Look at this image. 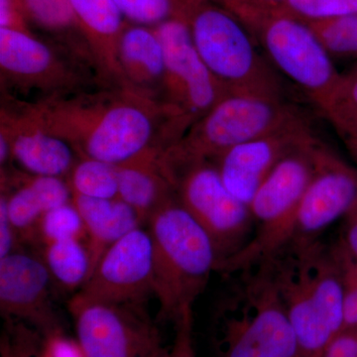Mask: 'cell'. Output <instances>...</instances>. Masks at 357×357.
<instances>
[{"instance_id":"cell-26","label":"cell","mask_w":357,"mask_h":357,"mask_svg":"<svg viewBox=\"0 0 357 357\" xmlns=\"http://www.w3.org/2000/svg\"><path fill=\"white\" fill-rule=\"evenodd\" d=\"M333 124L342 139L357 124V64L340 75L321 114Z\"/></svg>"},{"instance_id":"cell-17","label":"cell","mask_w":357,"mask_h":357,"mask_svg":"<svg viewBox=\"0 0 357 357\" xmlns=\"http://www.w3.org/2000/svg\"><path fill=\"white\" fill-rule=\"evenodd\" d=\"M0 132L10 143L11 159L30 175L68 177L76 164L77 152L72 145L40 126L24 110L13 115L2 109Z\"/></svg>"},{"instance_id":"cell-34","label":"cell","mask_w":357,"mask_h":357,"mask_svg":"<svg viewBox=\"0 0 357 357\" xmlns=\"http://www.w3.org/2000/svg\"><path fill=\"white\" fill-rule=\"evenodd\" d=\"M38 357H84L77 340H70L64 332L42 335Z\"/></svg>"},{"instance_id":"cell-31","label":"cell","mask_w":357,"mask_h":357,"mask_svg":"<svg viewBox=\"0 0 357 357\" xmlns=\"http://www.w3.org/2000/svg\"><path fill=\"white\" fill-rule=\"evenodd\" d=\"M11 357H38L42 335L35 328L17 321H6L1 335Z\"/></svg>"},{"instance_id":"cell-25","label":"cell","mask_w":357,"mask_h":357,"mask_svg":"<svg viewBox=\"0 0 357 357\" xmlns=\"http://www.w3.org/2000/svg\"><path fill=\"white\" fill-rule=\"evenodd\" d=\"M72 192L91 198H119L117 166L89 157H79L67 177Z\"/></svg>"},{"instance_id":"cell-12","label":"cell","mask_w":357,"mask_h":357,"mask_svg":"<svg viewBox=\"0 0 357 357\" xmlns=\"http://www.w3.org/2000/svg\"><path fill=\"white\" fill-rule=\"evenodd\" d=\"M74 296L93 302L145 305L154 296L153 244L148 229L138 227L112 244Z\"/></svg>"},{"instance_id":"cell-13","label":"cell","mask_w":357,"mask_h":357,"mask_svg":"<svg viewBox=\"0 0 357 357\" xmlns=\"http://www.w3.org/2000/svg\"><path fill=\"white\" fill-rule=\"evenodd\" d=\"M52 276L42 257L17 250L0 259V312L42 335L64 332L52 299Z\"/></svg>"},{"instance_id":"cell-6","label":"cell","mask_w":357,"mask_h":357,"mask_svg":"<svg viewBox=\"0 0 357 357\" xmlns=\"http://www.w3.org/2000/svg\"><path fill=\"white\" fill-rule=\"evenodd\" d=\"M182 18L204 64L229 93L303 98L258 52L248 30L227 11L183 0Z\"/></svg>"},{"instance_id":"cell-33","label":"cell","mask_w":357,"mask_h":357,"mask_svg":"<svg viewBox=\"0 0 357 357\" xmlns=\"http://www.w3.org/2000/svg\"><path fill=\"white\" fill-rule=\"evenodd\" d=\"M175 338L169 357H196L194 344V312L187 307L175 323Z\"/></svg>"},{"instance_id":"cell-8","label":"cell","mask_w":357,"mask_h":357,"mask_svg":"<svg viewBox=\"0 0 357 357\" xmlns=\"http://www.w3.org/2000/svg\"><path fill=\"white\" fill-rule=\"evenodd\" d=\"M170 178L178 202L211 237L218 270L252 238L255 223L250 208L229 191L213 162L188 164L174 171Z\"/></svg>"},{"instance_id":"cell-28","label":"cell","mask_w":357,"mask_h":357,"mask_svg":"<svg viewBox=\"0 0 357 357\" xmlns=\"http://www.w3.org/2000/svg\"><path fill=\"white\" fill-rule=\"evenodd\" d=\"M309 26L331 57L357 58V13Z\"/></svg>"},{"instance_id":"cell-23","label":"cell","mask_w":357,"mask_h":357,"mask_svg":"<svg viewBox=\"0 0 357 357\" xmlns=\"http://www.w3.org/2000/svg\"><path fill=\"white\" fill-rule=\"evenodd\" d=\"M22 4L28 23L61 39L77 58L96 66L69 0H22Z\"/></svg>"},{"instance_id":"cell-30","label":"cell","mask_w":357,"mask_h":357,"mask_svg":"<svg viewBox=\"0 0 357 357\" xmlns=\"http://www.w3.org/2000/svg\"><path fill=\"white\" fill-rule=\"evenodd\" d=\"M284 4L297 20L314 23L357 13V0H285Z\"/></svg>"},{"instance_id":"cell-7","label":"cell","mask_w":357,"mask_h":357,"mask_svg":"<svg viewBox=\"0 0 357 357\" xmlns=\"http://www.w3.org/2000/svg\"><path fill=\"white\" fill-rule=\"evenodd\" d=\"M325 146L317 136L277 164L249 204L255 223L252 238L243 250L220 264L218 272L227 276L267 261L292 241L301 201Z\"/></svg>"},{"instance_id":"cell-39","label":"cell","mask_w":357,"mask_h":357,"mask_svg":"<svg viewBox=\"0 0 357 357\" xmlns=\"http://www.w3.org/2000/svg\"><path fill=\"white\" fill-rule=\"evenodd\" d=\"M345 144L349 147V151L354 156L357 153V124L354 129L344 138Z\"/></svg>"},{"instance_id":"cell-5","label":"cell","mask_w":357,"mask_h":357,"mask_svg":"<svg viewBox=\"0 0 357 357\" xmlns=\"http://www.w3.org/2000/svg\"><path fill=\"white\" fill-rule=\"evenodd\" d=\"M301 100L229 93L199 119L160 162L167 175L199 161H215L230 148L312 119Z\"/></svg>"},{"instance_id":"cell-35","label":"cell","mask_w":357,"mask_h":357,"mask_svg":"<svg viewBox=\"0 0 357 357\" xmlns=\"http://www.w3.org/2000/svg\"><path fill=\"white\" fill-rule=\"evenodd\" d=\"M20 236L9 218L6 197L0 198V259L15 252L20 243Z\"/></svg>"},{"instance_id":"cell-38","label":"cell","mask_w":357,"mask_h":357,"mask_svg":"<svg viewBox=\"0 0 357 357\" xmlns=\"http://www.w3.org/2000/svg\"><path fill=\"white\" fill-rule=\"evenodd\" d=\"M324 357H357V328H347L338 333Z\"/></svg>"},{"instance_id":"cell-16","label":"cell","mask_w":357,"mask_h":357,"mask_svg":"<svg viewBox=\"0 0 357 357\" xmlns=\"http://www.w3.org/2000/svg\"><path fill=\"white\" fill-rule=\"evenodd\" d=\"M1 82L17 89H60L76 75L59 54L32 32L0 28Z\"/></svg>"},{"instance_id":"cell-11","label":"cell","mask_w":357,"mask_h":357,"mask_svg":"<svg viewBox=\"0 0 357 357\" xmlns=\"http://www.w3.org/2000/svg\"><path fill=\"white\" fill-rule=\"evenodd\" d=\"M84 357H148L161 347V335L145 305L79 299L68 303Z\"/></svg>"},{"instance_id":"cell-14","label":"cell","mask_w":357,"mask_h":357,"mask_svg":"<svg viewBox=\"0 0 357 357\" xmlns=\"http://www.w3.org/2000/svg\"><path fill=\"white\" fill-rule=\"evenodd\" d=\"M312 119L230 148L213 161L229 191L250 204L269 174L284 157L317 137Z\"/></svg>"},{"instance_id":"cell-10","label":"cell","mask_w":357,"mask_h":357,"mask_svg":"<svg viewBox=\"0 0 357 357\" xmlns=\"http://www.w3.org/2000/svg\"><path fill=\"white\" fill-rule=\"evenodd\" d=\"M259 39L275 70L323 114L342 74L312 28L289 15L275 16L265 21Z\"/></svg>"},{"instance_id":"cell-41","label":"cell","mask_w":357,"mask_h":357,"mask_svg":"<svg viewBox=\"0 0 357 357\" xmlns=\"http://www.w3.org/2000/svg\"><path fill=\"white\" fill-rule=\"evenodd\" d=\"M0 357H11L6 342L3 340H0Z\"/></svg>"},{"instance_id":"cell-22","label":"cell","mask_w":357,"mask_h":357,"mask_svg":"<svg viewBox=\"0 0 357 357\" xmlns=\"http://www.w3.org/2000/svg\"><path fill=\"white\" fill-rule=\"evenodd\" d=\"M161 152L151 151L117 166L119 199L129 204L143 225L152 213L175 198L173 183L160 162Z\"/></svg>"},{"instance_id":"cell-3","label":"cell","mask_w":357,"mask_h":357,"mask_svg":"<svg viewBox=\"0 0 357 357\" xmlns=\"http://www.w3.org/2000/svg\"><path fill=\"white\" fill-rule=\"evenodd\" d=\"M230 275L234 280L213 316L220 356L297 357L292 326L267 263Z\"/></svg>"},{"instance_id":"cell-37","label":"cell","mask_w":357,"mask_h":357,"mask_svg":"<svg viewBox=\"0 0 357 357\" xmlns=\"http://www.w3.org/2000/svg\"><path fill=\"white\" fill-rule=\"evenodd\" d=\"M344 227L335 248L357 261V202L344 217Z\"/></svg>"},{"instance_id":"cell-24","label":"cell","mask_w":357,"mask_h":357,"mask_svg":"<svg viewBox=\"0 0 357 357\" xmlns=\"http://www.w3.org/2000/svg\"><path fill=\"white\" fill-rule=\"evenodd\" d=\"M42 259L52 279L68 291H79L89 274V256L86 243L79 239H64L43 246Z\"/></svg>"},{"instance_id":"cell-15","label":"cell","mask_w":357,"mask_h":357,"mask_svg":"<svg viewBox=\"0 0 357 357\" xmlns=\"http://www.w3.org/2000/svg\"><path fill=\"white\" fill-rule=\"evenodd\" d=\"M357 202V167L330 147L319 155L318 168L301 201L293 239H316Z\"/></svg>"},{"instance_id":"cell-32","label":"cell","mask_w":357,"mask_h":357,"mask_svg":"<svg viewBox=\"0 0 357 357\" xmlns=\"http://www.w3.org/2000/svg\"><path fill=\"white\" fill-rule=\"evenodd\" d=\"M342 269L344 285V328H357V261L333 245Z\"/></svg>"},{"instance_id":"cell-2","label":"cell","mask_w":357,"mask_h":357,"mask_svg":"<svg viewBox=\"0 0 357 357\" xmlns=\"http://www.w3.org/2000/svg\"><path fill=\"white\" fill-rule=\"evenodd\" d=\"M296 342L297 357H324L344 328L342 269L333 246L293 239L267 261Z\"/></svg>"},{"instance_id":"cell-36","label":"cell","mask_w":357,"mask_h":357,"mask_svg":"<svg viewBox=\"0 0 357 357\" xmlns=\"http://www.w3.org/2000/svg\"><path fill=\"white\" fill-rule=\"evenodd\" d=\"M0 28L31 32L22 0H0Z\"/></svg>"},{"instance_id":"cell-4","label":"cell","mask_w":357,"mask_h":357,"mask_svg":"<svg viewBox=\"0 0 357 357\" xmlns=\"http://www.w3.org/2000/svg\"><path fill=\"white\" fill-rule=\"evenodd\" d=\"M153 244L154 296L159 302L157 323L174 324L208 286L218 258L206 230L177 197L148 218Z\"/></svg>"},{"instance_id":"cell-1","label":"cell","mask_w":357,"mask_h":357,"mask_svg":"<svg viewBox=\"0 0 357 357\" xmlns=\"http://www.w3.org/2000/svg\"><path fill=\"white\" fill-rule=\"evenodd\" d=\"M26 114L67 141L79 157L114 165L163 152L158 140L159 117H167L158 102L123 89L121 93L49 98L26 105Z\"/></svg>"},{"instance_id":"cell-40","label":"cell","mask_w":357,"mask_h":357,"mask_svg":"<svg viewBox=\"0 0 357 357\" xmlns=\"http://www.w3.org/2000/svg\"><path fill=\"white\" fill-rule=\"evenodd\" d=\"M169 354H170V351L161 345L148 357H169Z\"/></svg>"},{"instance_id":"cell-9","label":"cell","mask_w":357,"mask_h":357,"mask_svg":"<svg viewBox=\"0 0 357 357\" xmlns=\"http://www.w3.org/2000/svg\"><path fill=\"white\" fill-rule=\"evenodd\" d=\"M154 29L165 56L161 105L181 139L229 91L204 64L183 18L167 20Z\"/></svg>"},{"instance_id":"cell-18","label":"cell","mask_w":357,"mask_h":357,"mask_svg":"<svg viewBox=\"0 0 357 357\" xmlns=\"http://www.w3.org/2000/svg\"><path fill=\"white\" fill-rule=\"evenodd\" d=\"M1 194L6 197L9 218L20 238L31 243L39 220L49 211L70 203L72 190L64 178L1 173Z\"/></svg>"},{"instance_id":"cell-29","label":"cell","mask_w":357,"mask_h":357,"mask_svg":"<svg viewBox=\"0 0 357 357\" xmlns=\"http://www.w3.org/2000/svg\"><path fill=\"white\" fill-rule=\"evenodd\" d=\"M124 20L133 24L156 27L182 18L183 0H114Z\"/></svg>"},{"instance_id":"cell-21","label":"cell","mask_w":357,"mask_h":357,"mask_svg":"<svg viewBox=\"0 0 357 357\" xmlns=\"http://www.w3.org/2000/svg\"><path fill=\"white\" fill-rule=\"evenodd\" d=\"M72 203L86 227L89 277L103 253L128 232L142 227L143 222L135 210L119 198H91L72 192Z\"/></svg>"},{"instance_id":"cell-42","label":"cell","mask_w":357,"mask_h":357,"mask_svg":"<svg viewBox=\"0 0 357 357\" xmlns=\"http://www.w3.org/2000/svg\"><path fill=\"white\" fill-rule=\"evenodd\" d=\"M354 159L356 160V162H357V153L354 154Z\"/></svg>"},{"instance_id":"cell-19","label":"cell","mask_w":357,"mask_h":357,"mask_svg":"<svg viewBox=\"0 0 357 357\" xmlns=\"http://www.w3.org/2000/svg\"><path fill=\"white\" fill-rule=\"evenodd\" d=\"M123 88L155 100L165 75L164 48L154 27L126 21L119 44Z\"/></svg>"},{"instance_id":"cell-27","label":"cell","mask_w":357,"mask_h":357,"mask_svg":"<svg viewBox=\"0 0 357 357\" xmlns=\"http://www.w3.org/2000/svg\"><path fill=\"white\" fill-rule=\"evenodd\" d=\"M86 239L83 218L72 203L62 204L45 213L33 234L31 243L46 245L64 239Z\"/></svg>"},{"instance_id":"cell-20","label":"cell","mask_w":357,"mask_h":357,"mask_svg":"<svg viewBox=\"0 0 357 357\" xmlns=\"http://www.w3.org/2000/svg\"><path fill=\"white\" fill-rule=\"evenodd\" d=\"M98 69L123 86L119 44L126 20L114 0H69Z\"/></svg>"}]
</instances>
